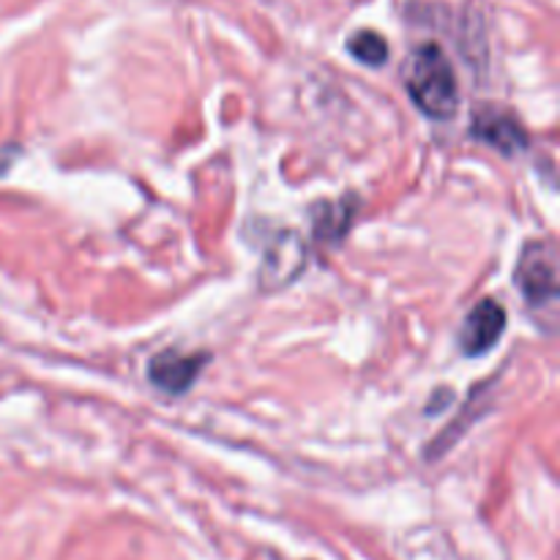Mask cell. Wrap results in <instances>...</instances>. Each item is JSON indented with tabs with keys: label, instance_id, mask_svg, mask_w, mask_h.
<instances>
[{
	"label": "cell",
	"instance_id": "obj_1",
	"mask_svg": "<svg viewBox=\"0 0 560 560\" xmlns=\"http://www.w3.org/2000/svg\"><path fill=\"white\" fill-rule=\"evenodd\" d=\"M405 88L416 107L432 120L454 118L459 104V85L446 52L435 42H427L410 52L405 63Z\"/></svg>",
	"mask_w": 560,
	"mask_h": 560
},
{
	"label": "cell",
	"instance_id": "obj_2",
	"mask_svg": "<svg viewBox=\"0 0 560 560\" xmlns=\"http://www.w3.org/2000/svg\"><path fill=\"white\" fill-rule=\"evenodd\" d=\"M514 282L534 310H552L558 301V255L552 241H530L514 268Z\"/></svg>",
	"mask_w": 560,
	"mask_h": 560
},
{
	"label": "cell",
	"instance_id": "obj_3",
	"mask_svg": "<svg viewBox=\"0 0 560 560\" xmlns=\"http://www.w3.org/2000/svg\"><path fill=\"white\" fill-rule=\"evenodd\" d=\"M506 331V310L495 299H485L468 312L459 328V348L465 355H487Z\"/></svg>",
	"mask_w": 560,
	"mask_h": 560
},
{
	"label": "cell",
	"instance_id": "obj_4",
	"mask_svg": "<svg viewBox=\"0 0 560 560\" xmlns=\"http://www.w3.org/2000/svg\"><path fill=\"white\" fill-rule=\"evenodd\" d=\"M208 355L206 353H178V350H162L151 359L148 364V377L156 388L180 397V394L189 392L195 386V381L200 377L202 366H206Z\"/></svg>",
	"mask_w": 560,
	"mask_h": 560
},
{
	"label": "cell",
	"instance_id": "obj_5",
	"mask_svg": "<svg viewBox=\"0 0 560 560\" xmlns=\"http://www.w3.org/2000/svg\"><path fill=\"white\" fill-rule=\"evenodd\" d=\"M474 135L490 148H495L503 156H514V153L525 151L528 145V135L520 126V120L512 113H503L498 107H481L474 115Z\"/></svg>",
	"mask_w": 560,
	"mask_h": 560
},
{
	"label": "cell",
	"instance_id": "obj_6",
	"mask_svg": "<svg viewBox=\"0 0 560 560\" xmlns=\"http://www.w3.org/2000/svg\"><path fill=\"white\" fill-rule=\"evenodd\" d=\"M306 262V246L295 233H284L271 244L266 252V260L260 268V284L262 288H284L293 282Z\"/></svg>",
	"mask_w": 560,
	"mask_h": 560
},
{
	"label": "cell",
	"instance_id": "obj_7",
	"mask_svg": "<svg viewBox=\"0 0 560 560\" xmlns=\"http://www.w3.org/2000/svg\"><path fill=\"white\" fill-rule=\"evenodd\" d=\"M355 217V200H326L315 206V217H312V230L315 238L323 244H337L348 235L350 224Z\"/></svg>",
	"mask_w": 560,
	"mask_h": 560
},
{
	"label": "cell",
	"instance_id": "obj_8",
	"mask_svg": "<svg viewBox=\"0 0 560 560\" xmlns=\"http://www.w3.org/2000/svg\"><path fill=\"white\" fill-rule=\"evenodd\" d=\"M348 49L366 66H383L388 60V42L375 31H359L348 38Z\"/></svg>",
	"mask_w": 560,
	"mask_h": 560
}]
</instances>
